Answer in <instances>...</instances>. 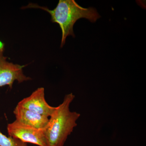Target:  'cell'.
Returning <instances> with one entry per match:
<instances>
[{
  "instance_id": "cell-1",
  "label": "cell",
  "mask_w": 146,
  "mask_h": 146,
  "mask_svg": "<svg viewBox=\"0 0 146 146\" xmlns=\"http://www.w3.org/2000/svg\"><path fill=\"white\" fill-rule=\"evenodd\" d=\"M26 7L39 8L47 11L50 15L52 22L59 25L62 31L61 48L65 44L67 36L72 35L75 37L73 27L78 20L85 18L95 23L100 18L95 8H83L74 0H59L56 7L53 10L33 4L29 5Z\"/></svg>"
},
{
  "instance_id": "cell-2",
  "label": "cell",
  "mask_w": 146,
  "mask_h": 146,
  "mask_svg": "<svg viewBox=\"0 0 146 146\" xmlns=\"http://www.w3.org/2000/svg\"><path fill=\"white\" fill-rule=\"evenodd\" d=\"M72 93L65 96L63 102L56 107L50 117L45 129V134L48 146H63L68 137L77 126L76 121L80 115L72 112L70 105L74 99Z\"/></svg>"
},
{
  "instance_id": "cell-3",
  "label": "cell",
  "mask_w": 146,
  "mask_h": 146,
  "mask_svg": "<svg viewBox=\"0 0 146 146\" xmlns=\"http://www.w3.org/2000/svg\"><path fill=\"white\" fill-rule=\"evenodd\" d=\"M45 129H39L25 125L15 120L9 123L7 131L9 136L16 138L23 143L39 146H48Z\"/></svg>"
},
{
  "instance_id": "cell-4",
  "label": "cell",
  "mask_w": 146,
  "mask_h": 146,
  "mask_svg": "<svg viewBox=\"0 0 146 146\" xmlns=\"http://www.w3.org/2000/svg\"><path fill=\"white\" fill-rule=\"evenodd\" d=\"M4 48L0 49V87L7 85L11 89L14 82L21 83L31 80L30 77L24 74L23 71V68L27 65L9 62L4 55Z\"/></svg>"
},
{
  "instance_id": "cell-5",
  "label": "cell",
  "mask_w": 146,
  "mask_h": 146,
  "mask_svg": "<svg viewBox=\"0 0 146 146\" xmlns=\"http://www.w3.org/2000/svg\"><path fill=\"white\" fill-rule=\"evenodd\" d=\"M17 105L48 118L52 115L56 108V107L50 106L46 101L44 87L38 88L30 96L19 102Z\"/></svg>"
},
{
  "instance_id": "cell-6",
  "label": "cell",
  "mask_w": 146,
  "mask_h": 146,
  "mask_svg": "<svg viewBox=\"0 0 146 146\" xmlns=\"http://www.w3.org/2000/svg\"><path fill=\"white\" fill-rule=\"evenodd\" d=\"M16 121L25 125L39 129H44L49 122V118L16 106L13 110Z\"/></svg>"
},
{
  "instance_id": "cell-7",
  "label": "cell",
  "mask_w": 146,
  "mask_h": 146,
  "mask_svg": "<svg viewBox=\"0 0 146 146\" xmlns=\"http://www.w3.org/2000/svg\"><path fill=\"white\" fill-rule=\"evenodd\" d=\"M0 146H28L27 143H23L16 138L6 136L0 131Z\"/></svg>"
},
{
  "instance_id": "cell-8",
  "label": "cell",
  "mask_w": 146,
  "mask_h": 146,
  "mask_svg": "<svg viewBox=\"0 0 146 146\" xmlns=\"http://www.w3.org/2000/svg\"><path fill=\"white\" fill-rule=\"evenodd\" d=\"M4 46L5 45L4 43H3L2 42L0 41V49L4 48Z\"/></svg>"
}]
</instances>
